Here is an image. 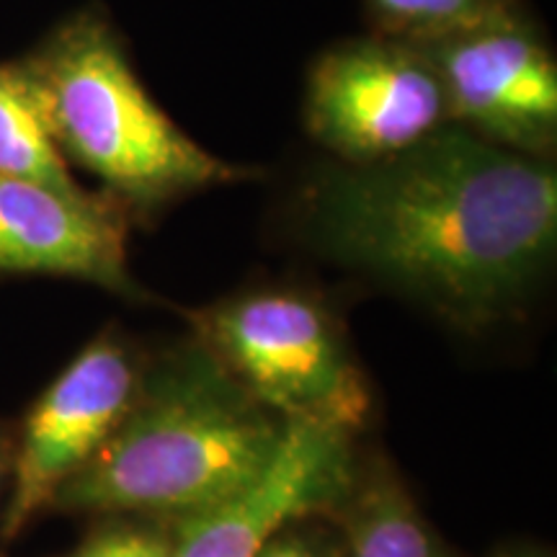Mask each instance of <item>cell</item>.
<instances>
[{
  "label": "cell",
  "mask_w": 557,
  "mask_h": 557,
  "mask_svg": "<svg viewBox=\"0 0 557 557\" xmlns=\"http://www.w3.org/2000/svg\"><path fill=\"white\" fill-rule=\"evenodd\" d=\"M305 233L344 267L483 329L553 261L557 171L457 127L380 163H331L302 191Z\"/></svg>",
  "instance_id": "6da1fadb"
},
{
  "label": "cell",
  "mask_w": 557,
  "mask_h": 557,
  "mask_svg": "<svg viewBox=\"0 0 557 557\" xmlns=\"http://www.w3.org/2000/svg\"><path fill=\"white\" fill-rule=\"evenodd\" d=\"M284 431L287 421L267 413L209 348H186L150 374L135 408L54 500L199 517L267 475Z\"/></svg>",
  "instance_id": "7a4b0ae2"
},
{
  "label": "cell",
  "mask_w": 557,
  "mask_h": 557,
  "mask_svg": "<svg viewBox=\"0 0 557 557\" xmlns=\"http://www.w3.org/2000/svg\"><path fill=\"white\" fill-rule=\"evenodd\" d=\"M18 65L65 163L90 173L127 214L256 176L212 156L165 114L101 5L54 24Z\"/></svg>",
  "instance_id": "3957f363"
},
{
  "label": "cell",
  "mask_w": 557,
  "mask_h": 557,
  "mask_svg": "<svg viewBox=\"0 0 557 557\" xmlns=\"http://www.w3.org/2000/svg\"><path fill=\"white\" fill-rule=\"evenodd\" d=\"M209 351L284 421L354 429L367 389L331 312L302 292H246L194 315Z\"/></svg>",
  "instance_id": "277c9868"
},
{
  "label": "cell",
  "mask_w": 557,
  "mask_h": 557,
  "mask_svg": "<svg viewBox=\"0 0 557 557\" xmlns=\"http://www.w3.org/2000/svg\"><path fill=\"white\" fill-rule=\"evenodd\" d=\"M302 120L310 137L348 165L395 158L451 127L426 50L382 34L318 54L305 81Z\"/></svg>",
  "instance_id": "5b68a950"
},
{
  "label": "cell",
  "mask_w": 557,
  "mask_h": 557,
  "mask_svg": "<svg viewBox=\"0 0 557 557\" xmlns=\"http://www.w3.org/2000/svg\"><path fill=\"white\" fill-rule=\"evenodd\" d=\"M434 62L451 124L553 160L557 148V62L521 0L421 45Z\"/></svg>",
  "instance_id": "8992f818"
},
{
  "label": "cell",
  "mask_w": 557,
  "mask_h": 557,
  "mask_svg": "<svg viewBox=\"0 0 557 557\" xmlns=\"http://www.w3.org/2000/svg\"><path fill=\"white\" fill-rule=\"evenodd\" d=\"M135 382L127 348L111 336L60 374L26 423L5 532H18L103 447L132 408Z\"/></svg>",
  "instance_id": "52a82bcc"
},
{
  "label": "cell",
  "mask_w": 557,
  "mask_h": 557,
  "mask_svg": "<svg viewBox=\"0 0 557 557\" xmlns=\"http://www.w3.org/2000/svg\"><path fill=\"white\" fill-rule=\"evenodd\" d=\"M127 222V209L103 191L65 194L0 173V271L75 276L135 297Z\"/></svg>",
  "instance_id": "ba28073f"
},
{
  "label": "cell",
  "mask_w": 557,
  "mask_h": 557,
  "mask_svg": "<svg viewBox=\"0 0 557 557\" xmlns=\"http://www.w3.org/2000/svg\"><path fill=\"white\" fill-rule=\"evenodd\" d=\"M348 483V431L287 421L267 475L222 506L184 519L171 557H256L289 519L331 506Z\"/></svg>",
  "instance_id": "9c48e42d"
},
{
  "label": "cell",
  "mask_w": 557,
  "mask_h": 557,
  "mask_svg": "<svg viewBox=\"0 0 557 557\" xmlns=\"http://www.w3.org/2000/svg\"><path fill=\"white\" fill-rule=\"evenodd\" d=\"M0 173L39 181L65 194L86 191L54 148L37 94L18 60L0 62Z\"/></svg>",
  "instance_id": "30bf717a"
},
{
  "label": "cell",
  "mask_w": 557,
  "mask_h": 557,
  "mask_svg": "<svg viewBox=\"0 0 557 557\" xmlns=\"http://www.w3.org/2000/svg\"><path fill=\"white\" fill-rule=\"evenodd\" d=\"M351 557H442L406 493L374 485L354 508Z\"/></svg>",
  "instance_id": "8fae6325"
},
{
  "label": "cell",
  "mask_w": 557,
  "mask_h": 557,
  "mask_svg": "<svg viewBox=\"0 0 557 557\" xmlns=\"http://www.w3.org/2000/svg\"><path fill=\"white\" fill-rule=\"evenodd\" d=\"M517 0H364L372 34L426 45L491 16Z\"/></svg>",
  "instance_id": "7c38bea8"
},
{
  "label": "cell",
  "mask_w": 557,
  "mask_h": 557,
  "mask_svg": "<svg viewBox=\"0 0 557 557\" xmlns=\"http://www.w3.org/2000/svg\"><path fill=\"white\" fill-rule=\"evenodd\" d=\"M78 557H171V545L150 534L114 532L90 542Z\"/></svg>",
  "instance_id": "4fadbf2b"
},
{
  "label": "cell",
  "mask_w": 557,
  "mask_h": 557,
  "mask_svg": "<svg viewBox=\"0 0 557 557\" xmlns=\"http://www.w3.org/2000/svg\"><path fill=\"white\" fill-rule=\"evenodd\" d=\"M256 557H320L308 542L302 540H269Z\"/></svg>",
  "instance_id": "5bb4252c"
},
{
  "label": "cell",
  "mask_w": 557,
  "mask_h": 557,
  "mask_svg": "<svg viewBox=\"0 0 557 557\" xmlns=\"http://www.w3.org/2000/svg\"><path fill=\"white\" fill-rule=\"evenodd\" d=\"M524 557H534V555H524Z\"/></svg>",
  "instance_id": "9a60e30c"
}]
</instances>
